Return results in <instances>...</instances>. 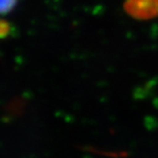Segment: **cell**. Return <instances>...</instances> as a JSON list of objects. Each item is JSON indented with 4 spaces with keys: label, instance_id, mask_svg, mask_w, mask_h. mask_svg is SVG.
<instances>
[{
    "label": "cell",
    "instance_id": "7a4b0ae2",
    "mask_svg": "<svg viewBox=\"0 0 158 158\" xmlns=\"http://www.w3.org/2000/svg\"><path fill=\"white\" fill-rule=\"evenodd\" d=\"M18 3V0H1V4H0V9H1L2 15L8 14L12 9L15 7Z\"/></svg>",
    "mask_w": 158,
    "mask_h": 158
},
{
    "label": "cell",
    "instance_id": "3957f363",
    "mask_svg": "<svg viewBox=\"0 0 158 158\" xmlns=\"http://www.w3.org/2000/svg\"><path fill=\"white\" fill-rule=\"evenodd\" d=\"M9 31H10V25L5 20H2L0 23V36H1V38H5L9 34Z\"/></svg>",
    "mask_w": 158,
    "mask_h": 158
},
{
    "label": "cell",
    "instance_id": "6da1fadb",
    "mask_svg": "<svg viewBox=\"0 0 158 158\" xmlns=\"http://www.w3.org/2000/svg\"><path fill=\"white\" fill-rule=\"evenodd\" d=\"M123 9L135 20H151L158 15V0H125Z\"/></svg>",
    "mask_w": 158,
    "mask_h": 158
}]
</instances>
